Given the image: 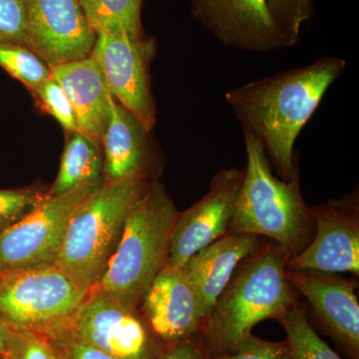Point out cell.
<instances>
[{"instance_id":"6da1fadb","label":"cell","mask_w":359,"mask_h":359,"mask_svg":"<svg viewBox=\"0 0 359 359\" xmlns=\"http://www.w3.org/2000/svg\"><path fill=\"white\" fill-rule=\"evenodd\" d=\"M346 68L344 59L325 56L226 94V103L243 130L256 137L282 179L292 178L299 166L295 140Z\"/></svg>"},{"instance_id":"7a4b0ae2","label":"cell","mask_w":359,"mask_h":359,"mask_svg":"<svg viewBox=\"0 0 359 359\" xmlns=\"http://www.w3.org/2000/svg\"><path fill=\"white\" fill-rule=\"evenodd\" d=\"M290 259L280 245L261 242L238 264L201 332L211 358L233 353L255 325L278 320L297 304L287 276Z\"/></svg>"},{"instance_id":"3957f363","label":"cell","mask_w":359,"mask_h":359,"mask_svg":"<svg viewBox=\"0 0 359 359\" xmlns=\"http://www.w3.org/2000/svg\"><path fill=\"white\" fill-rule=\"evenodd\" d=\"M243 132L247 165L229 233L266 236L290 257L297 256L314 235L313 219L302 195L299 166L290 180L278 179L262 144Z\"/></svg>"},{"instance_id":"277c9868","label":"cell","mask_w":359,"mask_h":359,"mask_svg":"<svg viewBox=\"0 0 359 359\" xmlns=\"http://www.w3.org/2000/svg\"><path fill=\"white\" fill-rule=\"evenodd\" d=\"M179 214L164 185L151 180L132 205L117 248L92 289L139 309L151 283L167 264Z\"/></svg>"},{"instance_id":"5b68a950","label":"cell","mask_w":359,"mask_h":359,"mask_svg":"<svg viewBox=\"0 0 359 359\" xmlns=\"http://www.w3.org/2000/svg\"><path fill=\"white\" fill-rule=\"evenodd\" d=\"M151 179L128 177L103 183L69 219L56 264L91 290L100 280L121 238L127 215Z\"/></svg>"},{"instance_id":"8992f818","label":"cell","mask_w":359,"mask_h":359,"mask_svg":"<svg viewBox=\"0 0 359 359\" xmlns=\"http://www.w3.org/2000/svg\"><path fill=\"white\" fill-rule=\"evenodd\" d=\"M90 290L56 264L4 269L0 320L13 330L51 334L70 325Z\"/></svg>"},{"instance_id":"52a82bcc","label":"cell","mask_w":359,"mask_h":359,"mask_svg":"<svg viewBox=\"0 0 359 359\" xmlns=\"http://www.w3.org/2000/svg\"><path fill=\"white\" fill-rule=\"evenodd\" d=\"M103 183L104 180L78 187L62 195L47 196L18 223L0 233L2 268L55 264L73 212Z\"/></svg>"},{"instance_id":"ba28073f","label":"cell","mask_w":359,"mask_h":359,"mask_svg":"<svg viewBox=\"0 0 359 359\" xmlns=\"http://www.w3.org/2000/svg\"><path fill=\"white\" fill-rule=\"evenodd\" d=\"M155 53L153 39L100 32L97 33L90 54L100 68L113 98L150 133L157 121L150 77Z\"/></svg>"},{"instance_id":"9c48e42d","label":"cell","mask_w":359,"mask_h":359,"mask_svg":"<svg viewBox=\"0 0 359 359\" xmlns=\"http://www.w3.org/2000/svg\"><path fill=\"white\" fill-rule=\"evenodd\" d=\"M114 359H158L161 354L140 309L92 289L67 327Z\"/></svg>"},{"instance_id":"30bf717a","label":"cell","mask_w":359,"mask_h":359,"mask_svg":"<svg viewBox=\"0 0 359 359\" xmlns=\"http://www.w3.org/2000/svg\"><path fill=\"white\" fill-rule=\"evenodd\" d=\"M309 212L314 223L313 240L290 257L287 268L332 273L349 271L358 276V192L309 208Z\"/></svg>"},{"instance_id":"8fae6325","label":"cell","mask_w":359,"mask_h":359,"mask_svg":"<svg viewBox=\"0 0 359 359\" xmlns=\"http://www.w3.org/2000/svg\"><path fill=\"white\" fill-rule=\"evenodd\" d=\"M27 48L49 67L88 57L96 40L79 0H22Z\"/></svg>"},{"instance_id":"7c38bea8","label":"cell","mask_w":359,"mask_h":359,"mask_svg":"<svg viewBox=\"0 0 359 359\" xmlns=\"http://www.w3.org/2000/svg\"><path fill=\"white\" fill-rule=\"evenodd\" d=\"M245 169H223L212 177L202 199L179 214L175 226L167 264L183 268L203 248L229 233L237 208Z\"/></svg>"},{"instance_id":"4fadbf2b","label":"cell","mask_w":359,"mask_h":359,"mask_svg":"<svg viewBox=\"0 0 359 359\" xmlns=\"http://www.w3.org/2000/svg\"><path fill=\"white\" fill-rule=\"evenodd\" d=\"M287 280L306 297L314 318L351 359H359L358 283L332 273L287 268Z\"/></svg>"},{"instance_id":"5bb4252c","label":"cell","mask_w":359,"mask_h":359,"mask_svg":"<svg viewBox=\"0 0 359 359\" xmlns=\"http://www.w3.org/2000/svg\"><path fill=\"white\" fill-rule=\"evenodd\" d=\"M140 308L151 332L170 346L200 334L204 327L205 316L183 268L166 264L161 269Z\"/></svg>"},{"instance_id":"9a60e30c","label":"cell","mask_w":359,"mask_h":359,"mask_svg":"<svg viewBox=\"0 0 359 359\" xmlns=\"http://www.w3.org/2000/svg\"><path fill=\"white\" fill-rule=\"evenodd\" d=\"M192 14L226 46L250 52L287 48L266 0H192Z\"/></svg>"},{"instance_id":"2e32d148","label":"cell","mask_w":359,"mask_h":359,"mask_svg":"<svg viewBox=\"0 0 359 359\" xmlns=\"http://www.w3.org/2000/svg\"><path fill=\"white\" fill-rule=\"evenodd\" d=\"M51 76L69 99L80 133L102 145L113 97L100 68L91 56L54 66Z\"/></svg>"},{"instance_id":"e0dca14e","label":"cell","mask_w":359,"mask_h":359,"mask_svg":"<svg viewBox=\"0 0 359 359\" xmlns=\"http://www.w3.org/2000/svg\"><path fill=\"white\" fill-rule=\"evenodd\" d=\"M259 243V236L228 233L196 252L183 266L205 320L238 264L252 254Z\"/></svg>"},{"instance_id":"ac0fdd59","label":"cell","mask_w":359,"mask_h":359,"mask_svg":"<svg viewBox=\"0 0 359 359\" xmlns=\"http://www.w3.org/2000/svg\"><path fill=\"white\" fill-rule=\"evenodd\" d=\"M149 135L138 119L113 99L101 145L104 183L133 176L156 179Z\"/></svg>"},{"instance_id":"d6986e66","label":"cell","mask_w":359,"mask_h":359,"mask_svg":"<svg viewBox=\"0 0 359 359\" xmlns=\"http://www.w3.org/2000/svg\"><path fill=\"white\" fill-rule=\"evenodd\" d=\"M67 135L57 177L48 191L51 197L103 180L101 146L80 132Z\"/></svg>"},{"instance_id":"ffe728a7","label":"cell","mask_w":359,"mask_h":359,"mask_svg":"<svg viewBox=\"0 0 359 359\" xmlns=\"http://www.w3.org/2000/svg\"><path fill=\"white\" fill-rule=\"evenodd\" d=\"M92 29L97 33L143 37V0H79Z\"/></svg>"},{"instance_id":"44dd1931","label":"cell","mask_w":359,"mask_h":359,"mask_svg":"<svg viewBox=\"0 0 359 359\" xmlns=\"http://www.w3.org/2000/svg\"><path fill=\"white\" fill-rule=\"evenodd\" d=\"M287 334L290 359H342L311 327L304 306L295 304L278 320Z\"/></svg>"},{"instance_id":"7402d4cb","label":"cell","mask_w":359,"mask_h":359,"mask_svg":"<svg viewBox=\"0 0 359 359\" xmlns=\"http://www.w3.org/2000/svg\"><path fill=\"white\" fill-rule=\"evenodd\" d=\"M0 67L27 87L30 92L51 77L50 67L22 45L0 42Z\"/></svg>"},{"instance_id":"603a6c76","label":"cell","mask_w":359,"mask_h":359,"mask_svg":"<svg viewBox=\"0 0 359 359\" xmlns=\"http://www.w3.org/2000/svg\"><path fill=\"white\" fill-rule=\"evenodd\" d=\"M271 20L285 47L301 41L302 26L311 20L313 0H266Z\"/></svg>"},{"instance_id":"cb8c5ba5","label":"cell","mask_w":359,"mask_h":359,"mask_svg":"<svg viewBox=\"0 0 359 359\" xmlns=\"http://www.w3.org/2000/svg\"><path fill=\"white\" fill-rule=\"evenodd\" d=\"M0 359H65L48 334L9 328L6 347Z\"/></svg>"},{"instance_id":"d4e9b609","label":"cell","mask_w":359,"mask_h":359,"mask_svg":"<svg viewBox=\"0 0 359 359\" xmlns=\"http://www.w3.org/2000/svg\"><path fill=\"white\" fill-rule=\"evenodd\" d=\"M32 93L40 108L55 118L67 134L79 132L76 115L69 99L62 87L52 76Z\"/></svg>"},{"instance_id":"484cf974","label":"cell","mask_w":359,"mask_h":359,"mask_svg":"<svg viewBox=\"0 0 359 359\" xmlns=\"http://www.w3.org/2000/svg\"><path fill=\"white\" fill-rule=\"evenodd\" d=\"M48 196L34 187L0 190V233L18 223Z\"/></svg>"},{"instance_id":"4316f807","label":"cell","mask_w":359,"mask_h":359,"mask_svg":"<svg viewBox=\"0 0 359 359\" xmlns=\"http://www.w3.org/2000/svg\"><path fill=\"white\" fill-rule=\"evenodd\" d=\"M211 359H290V351L287 340L269 341L252 334L241 341L233 353Z\"/></svg>"},{"instance_id":"83f0119b","label":"cell","mask_w":359,"mask_h":359,"mask_svg":"<svg viewBox=\"0 0 359 359\" xmlns=\"http://www.w3.org/2000/svg\"><path fill=\"white\" fill-rule=\"evenodd\" d=\"M0 42L27 47V30L22 0H0Z\"/></svg>"},{"instance_id":"f1b7e54d","label":"cell","mask_w":359,"mask_h":359,"mask_svg":"<svg viewBox=\"0 0 359 359\" xmlns=\"http://www.w3.org/2000/svg\"><path fill=\"white\" fill-rule=\"evenodd\" d=\"M46 334L53 339L65 359H114L80 339L67 327Z\"/></svg>"},{"instance_id":"f546056e","label":"cell","mask_w":359,"mask_h":359,"mask_svg":"<svg viewBox=\"0 0 359 359\" xmlns=\"http://www.w3.org/2000/svg\"><path fill=\"white\" fill-rule=\"evenodd\" d=\"M158 359H211V355L205 348L200 332L181 344L170 346Z\"/></svg>"},{"instance_id":"4dcf8cb0","label":"cell","mask_w":359,"mask_h":359,"mask_svg":"<svg viewBox=\"0 0 359 359\" xmlns=\"http://www.w3.org/2000/svg\"><path fill=\"white\" fill-rule=\"evenodd\" d=\"M9 327L0 320V355L4 353L6 347L7 337H8Z\"/></svg>"},{"instance_id":"1f68e13d","label":"cell","mask_w":359,"mask_h":359,"mask_svg":"<svg viewBox=\"0 0 359 359\" xmlns=\"http://www.w3.org/2000/svg\"><path fill=\"white\" fill-rule=\"evenodd\" d=\"M4 271V268H2L1 264H0V273H2V271Z\"/></svg>"}]
</instances>
